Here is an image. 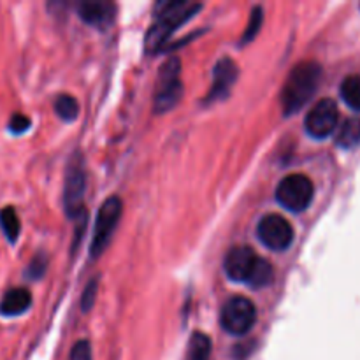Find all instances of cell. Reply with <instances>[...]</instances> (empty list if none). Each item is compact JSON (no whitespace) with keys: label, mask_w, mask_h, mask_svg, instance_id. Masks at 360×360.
Segmentation results:
<instances>
[{"label":"cell","mask_w":360,"mask_h":360,"mask_svg":"<svg viewBox=\"0 0 360 360\" xmlns=\"http://www.w3.org/2000/svg\"><path fill=\"white\" fill-rule=\"evenodd\" d=\"M200 4L195 2H169L164 4V11H160L157 16V21L148 32L146 46L153 51H157L162 44H165L169 37L181 27L183 23L190 20L197 11L200 9Z\"/></svg>","instance_id":"obj_3"},{"label":"cell","mask_w":360,"mask_h":360,"mask_svg":"<svg viewBox=\"0 0 360 360\" xmlns=\"http://www.w3.org/2000/svg\"><path fill=\"white\" fill-rule=\"evenodd\" d=\"M69 360H91V347L88 341H77L70 350Z\"/></svg>","instance_id":"obj_23"},{"label":"cell","mask_w":360,"mask_h":360,"mask_svg":"<svg viewBox=\"0 0 360 360\" xmlns=\"http://www.w3.org/2000/svg\"><path fill=\"white\" fill-rule=\"evenodd\" d=\"M341 97L355 111H360V76H348L341 83Z\"/></svg>","instance_id":"obj_17"},{"label":"cell","mask_w":360,"mask_h":360,"mask_svg":"<svg viewBox=\"0 0 360 360\" xmlns=\"http://www.w3.org/2000/svg\"><path fill=\"white\" fill-rule=\"evenodd\" d=\"M225 273L238 283H248L252 287H266L273 281V267L267 260L260 259L248 246H238L229 252L225 259Z\"/></svg>","instance_id":"obj_2"},{"label":"cell","mask_w":360,"mask_h":360,"mask_svg":"<svg viewBox=\"0 0 360 360\" xmlns=\"http://www.w3.org/2000/svg\"><path fill=\"white\" fill-rule=\"evenodd\" d=\"M123 213V202L120 197H109L102 202L101 210L97 213V220H95L94 236H91L90 245V255L94 259L101 257L104 250L108 248L109 241H111L112 234L116 231L120 218Z\"/></svg>","instance_id":"obj_5"},{"label":"cell","mask_w":360,"mask_h":360,"mask_svg":"<svg viewBox=\"0 0 360 360\" xmlns=\"http://www.w3.org/2000/svg\"><path fill=\"white\" fill-rule=\"evenodd\" d=\"M336 143L341 148H354L360 143V118H347L343 125L338 127Z\"/></svg>","instance_id":"obj_14"},{"label":"cell","mask_w":360,"mask_h":360,"mask_svg":"<svg viewBox=\"0 0 360 360\" xmlns=\"http://www.w3.org/2000/svg\"><path fill=\"white\" fill-rule=\"evenodd\" d=\"M257 322V309L246 297H232L221 309V327L232 336H245Z\"/></svg>","instance_id":"obj_8"},{"label":"cell","mask_w":360,"mask_h":360,"mask_svg":"<svg viewBox=\"0 0 360 360\" xmlns=\"http://www.w3.org/2000/svg\"><path fill=\"white\" fill-rule=\"evenodd\" d=\"M32 306V294L23 287H14L4 294L0 301V315L20 316L27 313Z\"/></svg>","instance_id":"obj_13"},{"label":"cell","mask_w":360,"mask_h":360,"mask_svg":"<svg viewBox=\"0 0 360 360\" xmlns=\"http://www.w3.org/2000/svg\"><path fill=\"white\" fill-rule=\"evenodd\" d=\"M238 65H236L231 58H221L220 62L214 65L213 86H211L210 95H207V101H221V98L227 97L232 84L238 79Z\"/></svg>","instance_id":"obj_11"},{"label":"cell","mask_w":360,"mask_h":360,"mask_svg":"<svg viewBox=\"0 0 360 360\" xmlns=\"http://www.w3.org/2000/svg\"><path fill=\"white\" fill-rule=\"evenodd\" d=\"M77 13L84 23L91 25V27H104L112 20L115 6L109 2H101V0H86V2L79 4Z\"/></svg>","instance_id":"obj_12"},{"label":"cell","mask_w":360,"mask_h":360,"mask_svg":"<svg viewBox=\"0 0 360 360\" xmlns=\"http://www.w3.org/2000/svg\"><path fill=\"white\" fill-rule=\"evenodd\" d=\"M340 111L333 98H322L309 109L304 120L306 132L315 139H326L338 129Z\"/></svg>","instance_id":"obj_9"},{"label":"cell","mask_w":360,"mask_h":360,"mask_svg":"<svg viewBox=\"0 0 360 360\" xmlns=\"http://www.w3.org/2000/svg\"><path fill=\"white\" fill-rule=\"evenodd\" d=\"M84 193H86V171H84L83 158L76 155L67 165L65 185H63V207L67 217L76 218L83 214Z\"/></svg>","instance_id":"obj_7"},{"label":"cell","mask_w":360,"mask_h":360,"mask_svg":"<svg viewBox=\"0 0 360 360\" xmlns=\"http://www.w3.org/2000/svg\"><path fill=\"white\" fill-rule=\"evenodd\" d=\"M55 111L63 122H74L79 116V102L72 95H58L55 101Z\"/></svg>","instance_id":"obj_18"},{"label":"cell","mask_w":360,"mask_h":360,"mask_svg":"<svg viewBox=\"0 0 360 360\" xmlns=\"http://www.w3.org/2000/svg\"><path fill=\"white\" fill-rule=\"evenodd\" d=\"M262 21H264V14L260 7H255L252 11V16H250V23L246 27L245 35H243V44H248L252 39H255V35L259 34L260 27H262Z\"/></svg>","instance_id":"obj_19"},{"label":"cell","mask_w":360,"mask_h":360,"mask_svg":"<svg viewBox=\"0 0 360 360\" xmlns=\"http://www.w3.org/2000/svg\"><path fill=\"white\" fill-rule=\"evenodd\" d=\"M315 195L311 179L304 174H288L276 188V200L292 213H302L308 210Z\"/></svg>","instance_id":"obj_6"},{"label":"cell","mask_w":360,"mask_h":360,"mask_svg":"<svg viewBox=\"0 0 360 360\" xmlns=\"http://www.w3.org/2000/svg\"><path fill=\"white\" fill-rule=\"evenodd\" d=\"M257 236L262 245H266L269 250L283 252L294 241V229L287 218L273 213L260 220L259 227H257Z\"/></svg>","instance_id":"obj_10"},{"label":"cell","mask_w":360,"mask_h":360,"mask_svg":"<svg viewBox=\"0 0 360 360\" xmlns=\"http://www.w3.org/2000/svg\"><path fill=\"white\" fill-rule=\"evenodd\" d=\"M179 76H181V62H179V58L172 56V58L165 60L162 63L157 79V90H155L153 97L155 112L162 115V112L171 111L181 101L183 83Z\"/></svg>","instance_id":"obj_4"},{"label":"cell","mask_w":360,"mask_h":360,"mask_svg":"<svg viewBox=\"0 0 360 360\" xmlns=\"http://www.w3.org/2000/svg\"><path fill=\"white\" fill-rule=\"evenodd\" d=\"M30 125L32 122L28 116L21 115V112H14V115L9 118V125L7 127H9V130L13 134H23L30 129Z\"/></svg>","instance_id":"obj_22"},{"label":"cell","mask_w":360,"mask_h":360,"mask_svg":"<svg viewBox=\"0 0 360 360\" xmlns=\"http://www.w3.org/2000/svg\"><path fill=\"white\" fill-rule=\"evenodd\" d=\"M97 292H98V281L91 280L90 283L84 287L83 297H81V308H83V311H90V309L94 308L95 301H97Z\"/></svg>","instance_id":"obj_20"},{"label":"cell","mask_w":360,"mask_h":360,"mask_svg":"<svg viewBox=\"0 0 360 360\" xmlns=\"http://www.w3.org/2000/svg\"><path fill=\"white\" fill-rule=\"evenodd\" d=\"M0 229L9 243H16L21 232V221L16 210L13 206H6L0 210Z\"/></svg>","instance_id":"obj_15"},{"label":"cell","mask_w":360,"mask_h":360,"mask_svg":"<svg viewBox=\"0 0 360 360\" xmlns=\"http://www.w3.org/2000/svg\"><path fill=\"white\" fill-rule=\"evenodd\" d=\"M320 77H322V67L311 60L297 63L290 70L281 90V105L285 115H294L304 108L306 102L315 95Z\"/></svg>","instance_id":"obj_1"},{"label":"cell","mask_w":360,"mask_h":360,"mask_svg":"<svg viewBox=\"0 0 360 360\" xmlns=\"http://www.w3.org/2000/svg\"><path fill=\"white\" fill-rule=\"evenodd\" d=\"M211 340L204 333H193L188 341L185 360H210Z\"/></svg>","instance_id":"obj_16"},{"label":"cell","mask_w":360,"mask_h":360,"mask_svg":"<svg viewBox=\"0 0 360 360\" xmlns=\"http://www.w3.org/2000/svg\"><path fill=\"white\" fill-rule=\"evenodd\" d=\"M48 262H46V257L44 255H37L27 267V273L25 276L30 278V280H39V278L44 276V271Z\"/></svg>","instance_id":"obj_21"}]
</instances>
